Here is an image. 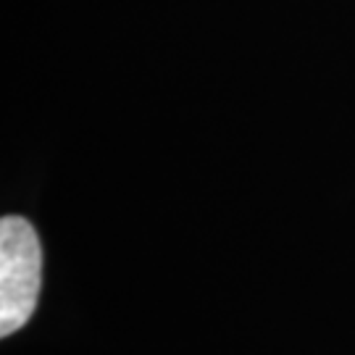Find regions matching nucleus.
<instances>
[{"label":"nucleus","mask_w":355,"mask_h":355,"mask_svg":"<svg viewBox=\"0 0 355 355\" xmlns=\"http://www.w3.org/2000/svg\"><path fill=\"white\" fill-rule=\"evenodd\" d=\"M42 284V245L24 216L0 221V337L32 318Z\"/></svg>","instance_id":"nucleus-1"}]
</instances>
